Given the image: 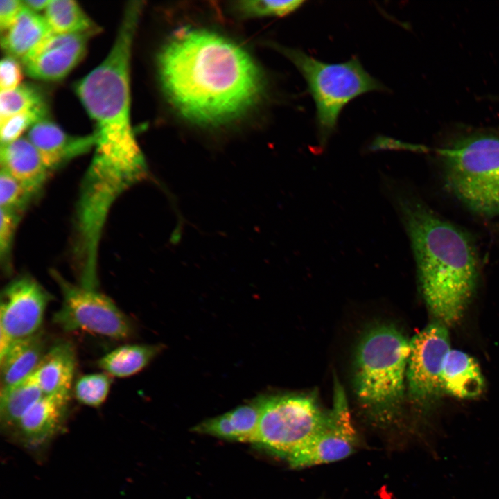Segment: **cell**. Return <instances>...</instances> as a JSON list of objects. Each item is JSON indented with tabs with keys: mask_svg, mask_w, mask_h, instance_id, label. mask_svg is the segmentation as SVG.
I'll return each instance as SVG.
<instances>
[{
	"mask_svg": "<svg viewBox=\"0 0 499 499\" xmlns=\"http://www.w3.org/2000/svg\"><path fill=\"white\" fill-rule=\"evenodd\" d=\"M384 189L410 240L423 297L438 322L453 324L475 290L478 259L471 240L393 178Z\"/></svg>",
	"mask_w": 499,
	"mask_h": 499,
	"instance_id": "cell-2",
	"label": "cell"
},
{
	"mask_svg": "<svg viewBox=\"0 0 499 499\" xmlns=\"http://www.w3.org/2000/svg\"><path fill=\"white\" fill-rule=\"evenodd\" d=\"M304 3V1H241L236 3L235 9L247 17H281L288 15Z\"/></svg>",
	"mask_w": 499,
	"mask_h": 499,
	"instance_id": "cell-28",
	"label": "cell"
},
{
	"mask_svg": "<svg viewBox=\"0 0 499 499\" xmlns=\"http://www.w3.org/2000/svg\"><path fill=\"white\" fill-rule=\"evenodd\" d=\"M94 34L51 33L21 60L25 72L41 80L64 78L82 59L89 40Z\"/></svg>",
	"mask_w": 499,
	"mask_h": 499,
	"instance_id": "cell-12",
	"label": "cell"
},
{
	"mask_svg": "<svg viewBox=\"0 0 499 499\" xmlns=\"http://www.w3.org/2000/svg\"><path fill=\"white\" fill-rule=\"evenodd\" d=\"M410 342L396 328L381 325L362 338L355 362V391L374 419L387 422L404 396Z\"/></svg>",
	"mask_w": 499,
	"mask_h": 499,
	"instance_id": "cell-4",
	"label": "cell"
},
{
	"mask_svg": "<svg viewBox=\"0 0 499 499\" xmlns=\"http://www.w3.org/2000/svg\"><path fill=\"white\" fill-rule=\"evenodd\" d=\"M51 299L33 277L21 276L14 279L1 293L0 330L13 340L37 333Z\"/></svg>",
	"mask_w": 499,
	"mask_h": 499,
	"instance_id": "cell-11",
	"label": "cell"
},
{
	"mask_svg": "<svg viewBox=\"0 0 499 499\" xmlns=\"http://www.w3.org/2000/svg\"><path fill=\"white\" fill-rule=\"evenodd\" d=\"M410 346L408 390L412 399L425 404L437 398L443 391L441 373L450 350L448 331L443 323H432L413 337Z\"/></svg>",
	"mask_w": 499,
	"mask_h": 499,
	"instance_id": "cell-10",
	"label": "cell"
},
{
	"mask_svg": "<svg viewBox=\"0 0 499 499\" xmlns=\"http://www.w3.org/2000/svg\"><path fill=\"white\" fill-rule=\"evenodd\" d=\"M0 165L34 195L52 173L27 137L1 146Z\"/></svg>",
	"mask_w": 499,
	"mask_h": 499,
	"instance_id": "cell-15",
	"label": "cell"
},
{
	"mask_svg": "<svg viewBox=\"0 0 499 499\" xmlns=\"http://www.w3.org/2000/svg\"><path fill=\"white\" fill-rule=\"evenodd\" d=\"M438 152L455 196L475 213L499 216V136L466 135Z\"/></svg>",
	"mask_w": 499,
	"mask_h": 499,
	"instance_id": "cell-5",
	"label": "cell"
},
{
	"mask_svg": "<svg viewBox=\"0 0 499 499\" xmlns=\"http://www.w3.org/2000/svg\"><path fill=\"white\" fill-rule=\"evenodd\" d=\"M304 78L315 101L319 143L324 146L336 128L340 114L352 99L382 91L383 85L365 71L358 59L329 64L297 49L276 45Z\"/></svg>",
	"mask_w": 499,
	"mask_h": 499,
	"instance_id": "cell-6",
	"label": "cell"
},
{
	"mask_svg": "<svg viewBox=\"0 0 499 499\" xmlns=\"http://www.w3.org/2000/svg\"><path fill=\"white\" fill-rule=\"evenodd\" d=\"M358 443L344 391L335 382L333 407L325 423L287 462L298 469L337 462L353 453Z\"/></svg>",
	"mask_w": 499,
	"mask_h": 499,
	"instance_id": "cell-9",
	"label": "cell"
},
{
	"mask_svg": "<svg viewBox=\"0 0 499 499\" xmlns=\"http://www.w3.org/2000/svg\"><path fill=\"white\" fill-rule=\"evenodd\" d=\"M261 412V396L226 412L235 432L236 441L252 443L257 430Z\"/></svg>",
	"mask_w": 499,
	"mask_h": 499,
	"instance_id": "cell-24",
	"label": "cell"
},
{
	"mask_svg": "<svg viewBox=\"0 0 499 499\" xmlns=\"http://www.w3.org/2000/svg\"><path fill=\"white\" fill-rule=\"evenodd\" d=\"M141 8L139 1L128 3L109 53L76 86L95 123L94 155L130 164L145 162L130 121V63Z\"/></svg>",
	"mask_w": 499,
	"mask_h": 499,
	"instance_id": "cell-3",
	"label": "cell"
},
{
	"mask_svg": "<svg viewBox=\"0 0 499 499\" xmlns=\"http://www.w3.org/2000/svg\"><path fill=\"white\" fill-rule=\"evenodd\" d=\"M45 103L42 91L31 84H21L12 90L1 91L0 121Z\"/></svg>",
	"mask_w": 499,
	"mask_h": 499,
	"instance_id": "cell-23",
	"label": "cell"
},
{
	"mask_svg": "<svg viewBox=\"0 0 499 499\" xmlns=\"http://www.w3.org/2000/svg\"><path fill=\"white\" fill-rule=\"evenodd\" d=\"M23 78L22 68L17 58L6 55L0 63V89L7 91L17 88Z\"/></svg>",
	"mask_w": 499,
	"mask_h": 499,
	"instance_id": "cell-30",
	"label": "cell"
},
{
	"mask_svg": "<svg viewBox=\"0 0 499 499\" xmlns=\"http://www.w3.org/2000/svg\"><path fill=\"white\" fill-rule=\"evenodd\" d=\"M51 0H25L22 1L24 6L35 12L46 10Z\"/></svg>",
	"mask_w": 499,
	"mask_h": 499,
	"instance_id": "cell-32",
	"label": "cell"
},
{
	"mask_svg": "<svg viewBox=\"0 0 499 499\" xmlns=\"http://www.w3.org/2000/svg\"><path fill=\"white\" fill-rule=\"evenodd\" d=\"M2 33L1 44L6 55L22 60L52 31L44 16L24 6L14 22Z\"/></svg>",
	"mask_w": 499,
	"mask_h": 499,
	"instance_id": "cell-19",
	"label": "cell"
},
{
	"mask_svg": "<svg viewBox=\"0 0 499 499\" xmlns=\"http://www.w3.org/2000/svg\"><path fill=\"white\" fill-rule=\"evenodd\" d=\"M76 365L71 343L60 342L49 348L34 371L43 394L71 393Z\"/></svg>",
	"mask_w": 499,
	"mask_h": 499,
	"instance_id": "cell-16",
	"label": "cell"
},
{
	"mask_svg": "<svg viewBox=\"0 0 499 499\" xmlns=\"http://www.w3.org/2000/svg\"><path fill=\"white\" fill-rule=\"evenodd\" d=\"M62 296L53 322L65 331H85L115 340H123L133 332L129 318L106 295L96 288L76 285L58 272H51Z\"/></svg>",
	"mask_w": 499,
	"mask_h": 499,
	"instance_id": "cell-8",
	"label": "cell"
},
{
	"mask_svg": "<svg viewBox=\"0 0 499 499\" xmlns=\"http://www.w3.org/2000/svg\"><path fill=\"white\" fill-rule=\"evenodd\" d=\"M27 138L52 172L94 148L96 140L94 133L69 134L48 119L35 124L28 131Z\"/></svg>",
	"mask_w": 499,
	"mask_h": 499,
	"instance_id": "cell-14",
	"label": "cell"
},
{
	"mask_svg": "<svg viewBox=\"0 0 499 499\" xmlns=\"http://www.w3.org/2000/svg\"><path fill=\"white\" fill-rule=\"evenodd\" d=\"M71 393L43 395L23 416L12 432L28 449H38L60 431L67 416Z\"/></svg>",
	"mask_w": 499,
	"mask_h": 499,
	"instance_id": "cell-13",
	"label": "cell"
},
{
	"mask_svg": "<svg viewBox=\"0 0 499 499\" xmlns=\"http://www.w3.org/2000/svg\"><path fill=\"white\" fill-rule=\"evenodd\" d=\"M162 89L188 120L216 126L249 111L265 87L262 72L240 46L193 28L175 32L157 59Z\"/></svg>",
	"mask_w": 499,
	"mask_h": 499,
	"instance_id": "cell-1",
	"label": "cell"
},
{
	"mask_svg": "<svg viewBox=\"0 0 499 499\" xmlns=\"http://www.w3.org/2000/svg\"><path fill=\"white\" fill-rule=\"evenodd\" d=\"M163 349L161 344H126L103 356L98 367L110 376H131L145 368Z\"/></svg>",
	"mask_w": 499,
	"mask_h": 499,
	"instance_id": "cell-21",
	"label": "cell"
},
{
	"mask_svg": "<svg viewBox=\"0 0 499 499\" xmlns=\"http://www.w3.org/2000/svg\"><path fill=\"white\" fill-rule=\"evenodd\" d=\"M441 383L443 391L459 399L479 396L484 382L475 360L459 350H450L444 360Z\"/></svg>",
	"mask_w": 499,
	"mask_h": 499,
	"instance_id": "cell-18",
	"label": "cell"
},
{
	"mask_svg": "<svg viewBox=\"0 0 499 499\" xmlns=\"http://www.w3.org/2000/svg\"><path fill=\"white\" fill-rule=\"evenodd\" d=\"M46 338L42 331L15 340L0 359L1 387L30 376L47 351Z\"/></svg>",
	"mask_w": 499,
	"mask_h": 499,
	"instance_id": "cell-17",
	"label": "cell"
},
{
	"mask_svg": "<svg viewBox=\"0 0 499 499\" xmlns=\"http://www.w3.org/2000/svg\"><path fill=\"white\" fill-rule=\"evenodd\" d=\"M43 395L34 373L16 383L1 387L0 421L2 428L12 432L26 412Z\"/></svg>",
	"mask_w": 499,
	"mask_h": 499,
	"instance_id": "cell-20",
	"label": "cell"
},
{
	"mask_svg": "<svg viewBox=\"0 0 499 499\" xmlns=\"http://www.w3.org/2000/svg\"><path fill=\"white\" fill-rule=\"evenodd\" d=\"M34 197L15 177L0 170V209L21 213Z\"/></svg>",
	"mask_w": 499,
	"mask_h": 499,
	"instance_id": "cell-27",
	"label": "cell"
},
{
	"mask_svg": "<svg viewBox=\"0 0 499 499\" xmlns=\"http://www.w3.org/2000/svg\"><path fill=\"white\" fill-rule=\"evenodd\" d=\"M110 385L111 379L107 374H87L81 376L76 383L74 394L81 403L98 407L105 401Z\"/></svg>",
	"mask_w": 499,
	"mask_h": 499,
	"instance_id": "cell-26",
	"label": "cell"
},
{
	"mask_svg": "<svg viewBox=\"0 0 499 499\" xmlns=\"http://www.w3.org/2000/svg\"><path fill=\"white\" fill-rule=\"evenodd\" d=\"M24 8L22 1H0V27L1 31L7 29Z\"/></svg>",
	"mask_w": 499,
	"mask_h": 499,
	"instance_id": "cell-31",
	"label": "cell"
},
{
	"mask_svg": "<svg viewBox=\"0 0 499 499\" xmlns=\"http://www.w3.org/2000/svg\"><path fill=\"white\" fill-rule=\"evenodd\" d=\"M47 115L48 108L45 103L1 121V146L21 138L22 133L29 130L37 123L47 119Z\"/></svg>",
	"mask_w": 499,
	"mask_h": 499,
	"instance_id": "cell-25",
	"label": "cell"
},
{
	"mask_svg": "<svg viewBox=\"0 0 499 499\" xmlns=\"http://www.w3.org/2000/svg\"><path fill=\"white\" fill-rule=\"evenodd\" d=\"M21 213L0 209V257L6 271L10 269L12 241Z\"/></svg>",
	"mask_w": 499,
	"mask_h": 499,
	"instance_id": "cell-29",
	"label": "cell"
},
{
	"mask_svg": "<svg viewBox=\"0 0 499 499\" xmlns=\"http://www.w3.org/2000/svg\"><path fill=\"white\" fill-rule=\"evenodd\" d=\"M261 412L252 444L288 460L324 425V411L311 394L261 395Z\"/></svg>",
	"mask_w": 499,
	"mask_h": 499,
	"instance_id": "cell-7",
	"label": "cell"
},
{
	"mask_svg": "<svg viewBox=\"0 0 499 499\" xmlns=\"http://www.w3.org/2000/svg\"><path fill=\"white\" fill-rule=\"evenodd\" d=\"M44 17L54 33L99 32V27L73 0H51Z\"/></svg>",
	"mask_w": 499,
	"mask_h": 499,
	"instance_id": "cell-22",
	"label": "cell"
}]
</instances>
